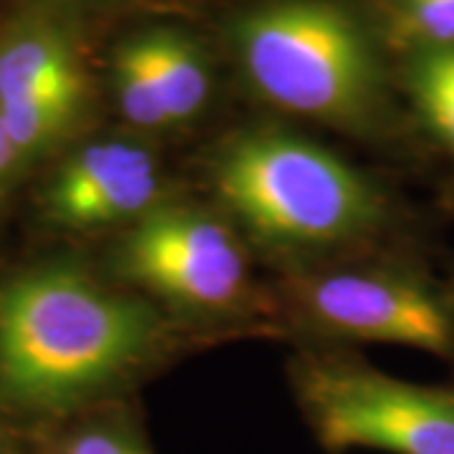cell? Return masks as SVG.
<instances>
[{"instance_id": "16", "label": "cell", "mask_w": 454, "mask_h": 454, "mask_svg": "<svg viewBox=\"0 0 454 454\" xmlns=\"http://www.w3.org/2000/svg\"><path fill=\"white\" fill-rule=\"evenodd\" d=\"M452 288H454V283H452Z\"/></svg>"}, {"instance_id": "9", "label": "cell", "mask_w": 454, "mask_h": 454, "mask_svg": "<svg viewBox=\"0 0 454 454\" xmlns=\"http://www.w3.org/2000/svg\"><path fill=\"white\" fill-rule=\"evenodd\" d=\"M134 35L172 129L190 127L210 104L212 71L205 51L177 28H149Z\"/></svg>"}, {"instance_id": "5", "label": "cell", "mask_w": 454, "mask_h": 454, "mask_svg": "<svg viewBox=\"0 0 454 454\" xmlns=\"http://www.w3.org/2000/svg\"><path fill=\"white\" fill-rule=\"evenodd\" d=\"M109 278L175 321L240 324L268 318V288L253 276V250L215 205L177 195L114 235Z\"/></svg>"}, {"instance_id": "7", "label": "cell", "mask_w": 454, "mask_h": 454, "mask_svg": "<svg viewBox=\"0 0 454 454\" xmlns=\"http://www.w3.org/2000/svg\"><path fill=\"white\" fill-rule=\"evenodd\" d=\"M175 197L152 139L134 131L97 137L68 152L43 187V215L68 232H124Z\"/></svg>"}, {"instance_id": "4", "label": "cell", "mask_w": 454, "mask_h": 454, "mask_svg": "<svg viewBox=\"0 0 454 454\" xmlns=\"http://www.w3.org/2000/svg\"><path fill=\"white\" fill-rule=\"evenodd\" d=\"M268 321L310 346L394 343L454 361V288L424 268L356 253L278 273Z\"/></svg>"}, {"instance_id": "12", "label": "cell", "mask_w": 454, "mask_h": 454, "mask_svg": "<svg viewBox=\"0 0 454 454\" xmlns=\"http://www.w3.org/2000/svg\"><path fill=\"white\" fill-rule=\"evenodd\" d=\"M41 454H154V450L134 411L109 409L68 427Z\"/></svg>"}, {"instance_id": "14", "label": "cell", "mask_w": 454, "mask_h": 454, "mask_svg": "<svg viewBox=\"0 0 454 454\" xmlns=\"http://www.w3.org/2000/svg\"><path fill=\"white\" fill-rule=\"evenodd\" d=\"M23 157L18 154L16 145L11 142L8 131L3 127V119H0V197L8 192V187L13 184V179L23 167Z\"/></svg>"}, {"instance_id": "11", "label": "cell", "mask_w": 454, "mask_h": 454, "mask_svg": "<svg viewBox=\"0 0 454 454\" xmlns=\"http://www.w3.org/2000/svg\"><path fill=\"white\" fill-rule=\"evenodd\" d=\"M109 82H112L114 104L121 119L129 124V131L146 139L175 134L134 33L127 35L121 43H116L109 64Z\"/></svg>"}, {"instance_id": "1", "label": "cell", "mask_w": 454, "mask_h": 454, "mask_svg": "<svg viewBox=\"0 0 454 454\" xmlns=\"http://www.w3.org/2000/svg\"><path fill=\"white\" fill-rule=\"evenodd\" d=\"M177 321L79 262L0 280V406L66 419L119 396L177 346Z\"/></svg>"}, {"instance_id": "13", "label": "cell", "mask_w": 454, "mask_h": 454, "mask_svg": "<svg viewBox=\"0 0 454 454\" xmlns=\"http://www.w3.org/2000/svg\"><path fill=\"white\" fill-rule=\"evenodd\" d=\"M387 35L404 56L454 49V0H387Z\"/></svg>"}, {"instance_id": "10", "label": "cell", "mask_w": 454, "mask_h": 454, "mask_svg": "<svg viewBox=\"0 0 454 454\" xmlns=\"http://www.w3.org/2000/svg\"><path fill=\"white\" fill-rule=\"evenodd\" d=\"M402 83L424 131L454 162V49L404 56Z\"/></svg>"}, {"instance_id": "8", "label": "cell", "mask_w": 454, "mask_h": 454, "mask_svg": "<svg viewBox=\"0 0 454 454\" xmlns=\"http://www.w3.org/2000/svg\"><path fill=\"white\" fill-rule=\"evenodd\" d=\"M53 98L86 114L89 74L74 26L33 11L0 33V106Z\"/></svg>"}, {"instance_id": "6", "label": "cell", "mask_w": 454, "mask_h": 454, "mask_svg": "<svg viewBox=\"0 0 454 454\" xmlns=\"http://www.w3.org/2000/svg\"><path fill=\"white\" fill-rule=\"evenodd\" d=\"M288 379L328 454H454V384L396 379L339 346L301 348Z\"/></svg>"}, {"instance_id": "15", "label": "cell", "mask_w": 454, "mask_h": 454, "mask_svg": "<svg viewBox=\"0 0 454 454\" xmlns=\"http://www.w3.org/2000/svg\"><path fill=\"white\" fill-rule=\"evenodd\" d=\"M0 454H16V452H11V450H8V444H5V439L0 437Z\"/></svg>"}, {"instance_id": "3", "label": "cell", "mask_w": 454, "mask_h": 454, "mask_svg": "<svg viewBox=\"0 0 454 454\" xmlns=\"http://www.w3.org/2000/svg\"><path fill=\"white\" fill-rule=\"evenodd\" d=\"M253 94L278 112L351 137L389 129L387 76L372 33L333 0H265L230 23Z\"/></svg>"}, {"instance_id": "2", "label": "cell", "mask_w": 454, "mask_h": 454, "mask_svg": "<svg viewBox=\"0 0 454 454\" xmlns=\"http://www.w3.org/2000/svg\"><path fill=\"white\" fill-rule=\"evenodd\" d=\"M205 182L212 205L278 273L366 253L394 217L372 175L283 127L227 134L205 162Z\"/></svg>"}]
</instances>
